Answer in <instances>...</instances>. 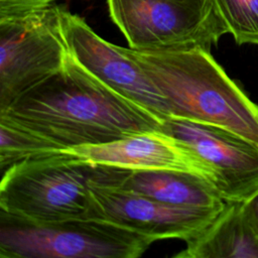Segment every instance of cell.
<instances>
[{
  "mask_svg": "<svg viewBox=\"0 0 258 258\" xmlns=\"http://www.w3.org/2000/svg\"><path fill=\"white\" fill-rule=\"evenodd\" d=\"M0 118L60 150L161 130L162 124L91 75L71 54L60 70L0 111Z\"/></svg>",
  "mask_w": 258,
  "mask_h": 258,
  "instance_id": "cell-1",
  "label": "cell"
},
{
  "mask_svg": "<svg viewBox=\"0 0 258 258\" xmlns=\"http://www.w3.org/2000/svg\"><path fill=\"white\" fill-rule=\"evenodd\" d=\"M166 101L171 116L229 130L258 145V106L201 47H123Z\"/></svg>",
  "mask_w": 258,
  "mask_h": 258,
  "instance_id": "cell-2",
  "label": "cell"
},
{
  "mask_svg": "<svg viewBox=\"0 0 258 258\" xmlns=\"http://www.w3.org/2000/svg\"><path fill=\"white\" fill-rule=\"evenodd\" d=\"M117 170L63 150L28 158L2 171L0 211L33 223L89 219L91 182L107 184Z\"/></svg>",
  "mask_w": 258,
  "mask_h": 258,
  "instance_id": "cell-3",
  "label": "cell"
},
{
  "mask_svg": "<svg viewBox=\"0 0 258 258\" xmlns=\"http://www.w3.org/2000/svg\"><path fill=\"white\" fill-rule=\"evenodd\" d=\"M155 241L99 220L33 223L0 211L1 258H138Z\"/></svg>",
  "mask_w": 258,
  "mask_h": 258,
  "instance_id": "cell-4",
  "label": "cell"
},
{
  "mask_svg": "<svg viewBox=\"0 0 258 258\" xmlns=\"http://www.w3.org/2000/svg\"><path fill=\"white\" fill-rule=\"evenodd\" d=\"M129 47L211 51L228 29L214 0H106Z\"/></svg>",
  "mask_w": 258,
  "mask_h": 258,
  "instance_id": "cell-5",
  "label": "cell"
},
{
  "mask_svg": "<svg viewBox=\"0 0 258 258\" xmlns=\"http://www.w3.org/2000/svg\"><path fill=\"white\" fill-rule=\"evenodd\" d=\"M58 6L0 20V111L60 70L70 51Z\"/></svg>",
  "mask_w": 258,
  "mask_h": 258,
  "instance_id": "cell-6",
  "label": "cell"
},
{
  "mask_svg": "<svg viewBox=\"0 0 258 258\" xmlns=\"http://www.w3.org/2000/svg\"><path fill=\"white\" fill-rule=\"evenodd\" d=\"M161 131L187 147L207 166L226 203L244 202L258 188V145L218 126L170 116Z\"/></svg>",
  "mask_w": 258,
  "mask_h": 258,
  "instance_id": "cell-7",
  "label": "cell"
},
{
  "mask_svg": "<svg viewBox=\"0 0 258 258\" xmlns=\"http://www.w3.org/2000/svg\"><path fill=\"white\" fill-rule=\"evenodd\" d=\"M63 37L72 57L95 78L160 121L171 116L163 96L122 46L98 35L79 15L59 7Z\"/></svg>",
  "mask_w": 258,
  "mask_h": 258,
  "instance_id": "cell-8",
  "label": "cell"
},
{
  "mask_svg": "<svg viewBox=\"0 0 258 258\" xmlns=\"http://www.w3.org/2000/svg\"><path fill=\"white\" fill-rule=\"evenodd\" d=\"M224 209V208H223ZM179 207L91 182L89 219L107 222L153 239L188 240L203 232L223 210Z\"/></svg>",
  "mask_w": 258,
  "mask_h": 258,
  "instance_id": "cell-9",
  "label": "cell"
},
{
  "mask_svg": "<svg viewBox=\"0 0 258 258\" xmlns=\"http://www.w3.org/2000/svg\"><path fill=\"white\" fill-rule=\"evenodd\" d=\"M62 150L94 164L128 170H181L204 176L211 181L210 171L202 160L181 142L161 130Z\"/></svg>",
  "mask_w": 258,
  "mask_h": 258,
  "instance_id": "cell-10",
  "label": "cell"
},
{
  "mask_svg": "<svg viewBox=\"0 0 258 258\" xmlns=\"http://www.w3.org/2000/svg\"><path fill=\"white\" fill-rule=\"evenodd\" d=\"M108 185L179 207L221 210L226 205L209 179L181 170L120 168Z\"/></svg>",
  "mask_w": 258,
  "mask_h": 258,
  "instance_id": "cell-11",
  "label": "cell"
},
{
  "mask_svg": "<svg viewBox=\"0 0 258 258\" xmlns=\"http://www.w3.org/2000/svg\"><path fill=\"white\" fill-rule=\"evenodd\" d=\"M176 258H258V239L242 202L226 203L216 219L198 236L185 241Z\"/></svg>",
  "mask_w": 258,
  "mask_h": 258,
  "instance_id": "cell-12",
  "label": "cell"
},
{
  "mask_svg": "<svg viewBox=\"0 0 258 258\" xmlns=\"http://www.w3.org/2000/svg\"><path fill=\"white\" fill-rule=\"evenodd\" d=\"M59 150L50 141L0 118V168L2 171L28 158Z\"/></svg>",
  "mask_w": 258,
  "mask_h": 258,
  "instance_id": "cell-13",
  "label": "cell"
},
{
  "mask_svg": "<svg viewBox=\"0 0 258 258\" xmlns=\"http://www.w3.org/2000/svg\"><path fill=\"white\" fill-rule=\"evenodd\" d=\"M238 44H258V0H214Z\"/></svg>",
  "mask_w": 258,
  "mask_h": 258,
  "instance_id": "cell-14",
  "label": "cell"
},
{
  "mask_svg": "<svg viewBox=\"0 0 258 258\" xmlns=\"http://www.w3.org/2000/svg\"><path fill=\"white\" fill-rule=\"evenodd\" d=\"M55 1L57 0H0V20L48 8Z\"/></svg>",
  "mask_w": 258,
  "mask_h": 258,
  "instance_id": "cell-15",
  "label": "cell"
},
{
  "mask_svg": "<svg viewBox=\"0 0 258 258\" xmlns=\"http://www.w3.org/2000/svg\"><path fill=\"white\" fill-rule=\"evenodd\" d=\"M242 205L258 239V188L247 200L242 202Z\"/></svg>",
  "mask_w": 258,
  "mask_h": 258,
  "instance_id": "cell-16",
  "label": "cell"
}]
</instances>
